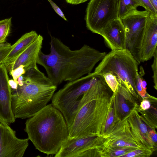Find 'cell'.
Returning a JSON list of instances; mask_svg holds the SVG:
<instances>
[{
  "instance_id": "6da1fadb",
  "label": "cell",
  "mask_w": 157,
  "mask_h": 157,
  "mask_svg": "<svg viewBox=\"0 0 157 157\" xmlns=\"http://www.w3.org/2000/svg\"><path fill=\"white\" fill-rule=\"evenodd\" d=\"M50 52H40L37 64L45 69L48 77L58 86L91 72L96 64L107 54L85 44L72 50L59 39L50 35Z\"/></svg>"
},
{
  "instance_id": "7a4b0ae2",
  "label": "cell",
  "mask_w": 157,
  "mask_h": 157,
  "mask_svg": "<svg viewBox=\"0 0 157 157\" xmlns=\"http://www.w3.org/2000/svg\"><path fill=\"white\" fill-rule=\"evenodd\" d=\"M21 84L12 89V107L15 119L30 118L45 107L57 86L37 66L23 75Z\"/></svg>"
},
{
  "instance_id": "3957f363",
  "label": "cell",
  "mask_w": 157,
  "mask_h": 157,
  "mask_svg": "<svg viewBox=\"0 0 157 157\" xmlns=\"http://www.w3.org/2000/svg\"><path fill=\"white\" fill-rule=\"evenodd\" d=\"M28 138L36 148L47 155H56L68 138V128L62 113L47 105L25 123Z\"/></svg>"
},
{
  "instance_id": "277c9868",
  "label": "cell",
  "mask_w": 157,
  "mask_h": 157,
  "mask_svg": "<svg viewBox=\"0 0 157 157\" xmlns=\"http://www.w3.org/2000/svg\"><path fill=\"white\" fill-rule=\"evenodd\" d=\"M113 92L103 76L95 97L77 113L68 128V138L103 136Z\"/></svg>"
},
{
  "instance_id": "5b68a950",
  "label": "cell",
  "mask_w": 157,
  "mask_h": 157,
  "mask_svg": "<svg viewBox=\"0 0 157 157\" xmlns=\"http://www.w3.org/2000/svg\"><path fill=\"white\" fill-rule=\"evenodd\" d=\"M100 76L90 73L69 81L54 94L51 104L62 113L68 128L79 109L96 95L99 86L96 82Z\"/></svg>"
},
{
  "instance_id": "8992f818",
  "label": "cell",
  "mask_w": 157,
  "mask_h": 157,
  "mask_svg": "<svg viewBox=\"0 0 157 157\" xmlns=\"http://www.w3.org/2000/svg\"><path fill=\"white\" fill-rule=\"evenodd\" d=\"M139 64L128 50H111L91 73L94 75H101L107 72L113 74L122 81L134 97L138 98L135 78Z\"/></svg>"
},
{
  "instance_id": "52a82bcc",
  "label": "cell",
  "mask_w": 157,
  "mask_h": 157,
  "mask_svg": "<svg viewBox=\"0 0 157 157\" xmlns=\"http://www.w3.org/2000/svg\"><path fill=\"white\" fill-rule=\"evenodd\" d=\"M119 2L120 0H90L85 16L87 29L98 34L110 22L118 18Z\"/></svg>"
},
{
  "instance_id": "ba28073f",
  "label": "cell",
  "mask_w": 157,
  "mask_h": 157,
  "mask_svg": "<svg viewBox=\"0 0 157 157\" xmlns=\"http://www.w3.org/2000/svg\"><path fill=\"white\" fill-rule=\"evenodd\" d=\"M150 13L147 10L133 11L121 19L126 35L125 49L129 51L137 62L141 42L148 17Z\"/></svg>"
},
{
  "instance_id": "9c48e42d",
  "label": "cell",
  "mask_w": 157,
  "mask_h": 157,
  "mask_svg": "<svg viewBox=\"0 0 157 157\" xmlns=\"http://www.w3.org/2000/svg\"><path fill=\"white\" fill-rule=\"evenodd\" d=\"M105 140L103 136L68 139L62 145L55 157H78L83 154L84 157L92 156L102 146Z\"/></svg>"
},
{
  "instance_id": "30bf717a",
  "label": "cell",
  "mask_w": 157,
  "mask_h": 157,
  "mask_svg": "<svg viewBox=\"0 0 157 157\" xmlns=\"http://www.w3.org/2000/svg\"><path fill=\"white\" fill-rule=\"evenodd\" d=\"M29 140L17 138L9 125L0 122V157H22Z\"/></svg>"
},
{
  "instance_id": "8fae6325",
  "label": "cell",
  "mask_w": 157,
  "mask_h": 157,
  "mask_svg": "<svg viewBox=\"0 0 157 157\" xmlns=\"http://www.w3.org/2000/svg\"><path fill=\"white\" fill-rule=\"evenodd\" d=\"M102 146L105 147H131L145 149L132 134L127 116L117 123L110 133L104 136Z\"/></svg>"
},
{
  "instance_id": "7c38bea8",
  "label": "cell",
  "mask_w": 157,
  "mask_h": 157,
  "mask_svg": "<svg viewBox=\"0 0 157 157\" xmlns=\"http://www.w3.org/2000/svg\"><path fill=\"white\" fill-rule=\"evenodd\" d=\"M7 67L0 65V122L10 125L15 122L12 107V89L9 85Z\"/></svg>"
},
{
  "instance_id": "4fadbf2b",
  "label": "cell",
  "mask_w": 157,
  "mask_h": 157,
  "mask_svg": "<svg viewBox=\"0 0 157 157\" xmlns=\"http://www.w3.org/2000/svg\"><path fill=\"white\" fill-rule=\"evenodd\" d=\"M157 14L150 13L148 17L139 51L140 63L151 59L157 50Z\"/></svg>"
},
{
  "instance_id": "5bb4252c",
  "label": "cell",
  "mask_w": 157,
  "mask_h": 157,
  "mask_svg": "<svg viewBox=\"0 0 157 157\" xmlns=\"http://www.w3.org/2000/svg\"><path fill=\"white\" fill-rule=\"evenodd\" d=\"M111 50L125 49L126 35L121 20L116 19L110 22L99 33Z\"/></svg>"
},
{
  "instance_id": "9a60e30c",
  "label": "cell",
  "mask_w": 157,
  "mask_h": 157,
  "mask_svg": "<svg viewBox=\"0 0 157 157\" xmlns=\"http://www.w3.org/2000/svg\"><path fill=\"white\" fill-rule=\"evenodd\" d=\"M43 37L39 34L36 38L10 64L7 66L9 73L19 67H22L25 72L36 67L39 53L41 50Z\"/></svg>"
},
{
  "instance_id": "2e32d148",
  "label": "cell",
  "mask_w": 157,
  "mask_h": 157,
  "mask_svg": "<svg viewBox=\"0 0 157 157\" xmlns=\"http://www.w3.org/2000/svg\"><path fill=\"white\" fill-rule=\"evenodd\" d=\"M127 120L132 134L140 145L145 149L155 151L156 148L150 138L147 126L141 119L135 105L127 115Z\"/></svg>"
},
{
  "instance_id": "e0dca14e",
  "label": "cell",
  "mask_w": 157,
  "mask_h": 157,
  "mask_svg": "<svg viewBox=\"0 0 157 157\" xmlns=\"http://www.w3.org/2000/svg\"><path fill=\"white\" fill-rule=\"evenodd\" d=\"M35 31H31L23 35L14 44L10 52L2 63L7 66L13 62L17 57L38 37Z\"/></svg>"
},
{
  "instance_id": "ac0fdd59",
  "label": "cell",
  "mask_w": 157,
  "mask_h": 157,
  "mask_svg": "<svg viewBox=\"0 0 157 157\" xmlns=\"http://www.w3.org/2000/svg\"><path fill=\"white\" fill-rule=\"evenodd\" d=\"M137 148L131 147H105L102 146L97 150L98 157H122Z\"/></svg>"
},
{
  "instance_id": "d6986e66",
  "label": "cell",
  "mask_w": 157,
  "mask_h": 157,
  "mask_svg": "<svg viewBox=\"0 0 157 157\" xmlns=\"http://www.w3.org/2000/svg\"><path fill=\"white\" fill-rule=\"evenodd\" d=\"M121 120V119L118 117L115 106L114 97L113 93L103 136H105L109 134L117 123Z\"/></svg>"
},
{
  "instance_id": "ffe728a7",
  "label": "cell",
  "mask_w": 157,
  "mask_h": 157,
  "mask_svg": "<svg viewBox=\"0 0 157 157\" xmlns=\"http://www.w3.org/2000/svg\"><path fill=\"white\" fill-rule=\"evenodd\" d=\"M114 102L116 111L119 117L121 119L127 116L131 109L127 102L126 100L117 90L113 92Z\"/></svg>"
},
{
  "instance_id": "44dd1931",
  "label": "cell",
  "mask_w": 157,
  "mask_h": 157,
  "mask_svg": "<svg viewBox=\"0 0 157 157\" xmlns=\"http://www.w3.org/2000/svg\"><path fill=\"white\" fill-rule=\"evenodd\" d=\"M140 4L135 0H120L118 17L121 19L129 13L137 10Z\"/></svg>"
},
{
  "instance_id": "7402d4cb",
  "label": "cell",
  "mask_w": 157,
  "mask_h": 157,
  "mask_svg": "<svg viewBox=\"0 0 157 157\" xmlns=\"http://www.w3.org/2000/svg\"><path fill=\"white\" fill-rule=\"evenodd\" d=\"M135 105L137 111L141 114V118L144 122L151 129L155 130L157 128V120H155V118L157 119V117H155V116H157V112L143 110L136 103Z\"/></svg>"
},
{
  "instance_id": "603a6c76",
  "label": "cell",
  "mask_w": 157,
  "mask_h": 157,
  "mask_svg": "<svg viewBox=\"0 0 157 157\" xmlns=\"http://www.w3.org/2000/svg\"><path fill=\"white\" fill-rule=\"evenodd\" d=\"M11 19L10 17L0 21V44L5 43L10 33Z\"/></svg>"
},
{
  "instance_id": "cb8c5ba5",
  "label": "cell",
  "mask_w": 157,
  "mask_h": 157,
  "mask_svg": "<svg viewBox=\"0 0 157 157\" xmlns=\"http://www.w3.org/2000/svg\"><path fill=\"white\" fill-rule=\"evenodd\" d=\"M106 84L111 90L114 92L118 87V82L116 76L110 72H107L101 75Z\"/></svg>"
},
{
  "instance_id": "d4e9b609",
  "label": "cell",
  "mask_w": 157,
  "mask_h": 157,
  "mask_svg": "<svg viewBox=\"0 0 157 157\" xmlns=\"http://www.w3.org/2000/svg\"><path fill=\"white\" fill-rule=\"evenodd\" d=\"M153 151L149 150L137 149L123 155L122 157H148Z\"/></svg>"
},
{
  "instance_id": "484cf974",
  "label": "cell",
  "mask_w": 157,
  "mask_h": 157,
  "mask_svg": "<svg viewBox=\"0 0 157 157\" xmlns=\"http://www.w3.org/2000/svg\"><path fill=\"white\" fill-rule=\"evenodd\" d=\"M12 45L8 43L0 44V65L10 52Z\"/></svg>"
},
{
  "instance_id": "4316f807",
  "label": "cell",
  "mask_w": 157,
  "mask_h": 157,
  "mask_svg": "<svg viewBox=\"0 0 157 157\" xmlns=\"http://www.w3.org/2000/svg\"><path fill=\"white\" fill-rule=\"evenodd\" d=\"M142 77L137 72L135 78V84L137 93L143 98L147 92H145L142 89L141 86Z\"/></svg>"
},
{
  "instance_id": "83f0119b",
  "label": "cell",
  "mask_w": 157,
  "mask_h": 157,
  "mask_svg": "<svg viewBox=\"0 0 157 157\" xmlns=\"http://www.w3.org/2000/svg\"><path fill=\"white\" fill-rule=\"evenodd\" d=\"M154 60L151 65V68L153 72V75L152 78L154 83V88L157 89V50L155 51L153 56Z\"/></svg>"
},
{
  "instance_id": "f1b7e54d",
  "label": "cell",
  "mask_w": 157,
  "mask_h": 157,
  "mask_svg": "<svg viewBox=\"0 0 157 157\" xmlns=\"http://www.w3.org/2000/svg\"><path fill=\"white\" fill-rule=\"evenodd\" d=\"M140 5L144 8L146 10L150 13L157 14V12L152 6L149 0H135Z\"/></svg>"
},
{
  "instance_id": "f546056e",
  "label": "cell",
  "mask_w": 157,
  "mask_h": 157,
  "mask_svg": "<svg viewBox=\"0 0 157 157\" xmlns=\"http://www.w3.org/2000/svg\"><path fill=\"white\" fill-rule=\"evenodd\" d=\"M25 72V71L24 68L21 67H19L15 70L10 71L9 73V74L12 76L14 81L18 83L17 81V79Z\"/></svg>"
},
{
  "instance_id": "4dcf8cb0",
  "label": "cell",
  "mask_w": 157,
  "mask_h": 157,
  "mask_svg": "<svg viewBox=\"0 0 157 157\" xmlns=\"http://www.w3.org/2000/svg\"><path fill=\"white\" fill-rule=\"evenodd\" d=\"M52 8L53 9L55 12L58 14L59 16L63 18L64 20L67 21V20L64 14H63V11L59 7L57 6V5L52 0H48Z\"/></svg>"
},
{
  "instance_id": "1f68e13d",
  "label": "cell",
  "mask_w": 157,
  "mask_h": 157,
  "mask_svg": "<svg viewBox=\"0 0 157 157\" xmlns=\"http://www.w3.org/2000/svg\"><path fill=\"white\" fill-rule=\"evenodd\" d=\"M148 129L150 138L152 142L154 147L156 149L157 144V135L155 129L150 128Z\"/></svg>"
},
{
  "instance_id": "d6a6232c",
  "label": "cell",
  "mask_w": 157,
  "mask_h": 157,
  "mask_svg": "<svg viewBox=\"0 0 157 157\" xmlns=\"http://www.w3.org/2000/svg\"><path fill=\"white\" fill-rule=\"evenodd\" d=\"M151 106L150 102L148 100L144 99L140 103V107L143 110H147L150 108Z\"/></svg>"
},
{
  "instance_id": "836d02e7",
  "label": "cell",
  "mask_w": 157,
  "mask_h": 157,
  "mask_svg": "<svg viewBox=\"0 0 157 157\" xmlns=\"http://www.w3.org/2000/svg\"><path fill=\"white\" fill-rule=\"evenodd\" d=\"M67 3L72 5H78L85 2L89 0H65Z\"/></svg>"
},
{
  "instance_id": "e575fe53",
  "label": "cell",
  "mask_w": 157,
  "mask_h": 157,
  "mask_svg": "<svg viewBox=\"0 0 157 157\" xmlns=\"http://www.w3.org/2000/svg\"><path fill=\"white\" fill-rule=\"evenodd\" d=\"M9 82L11 88V89H15L17 87L18 83L14 81L13 79H9Z\"/></svg>"
},
{
  "instance_id": "d590c367",
  "label": "cell",
  "mask_w": 157,
  "mask_h": 157,
  "mask_svg": "<svg viewBox=\"0 0 157 157\" xmlns=\"http://www.w3.org/2000/svg\"><path fill=\"white\" fill-rule=\"evenodd\" d=\"M147 83L146 81L142 77V82H141V86L143 90L145 92H146V89H147Z\"/></svg>"
},
{
  "instance_id": "8d00e7d4",
  "label": "cell",
  "mask_w": 157,
  "mask_h": 157,
  "mask_svg": "<svg viewBox=\"0 0 157 157\" xmlns=\"http://www.w3.org/2000/svg\"><path fill=\"white\" fill-rule=\"evenodd\" d=\"M151 4L157 12V0H149Z\"/></svg>"
}]
</instances>
